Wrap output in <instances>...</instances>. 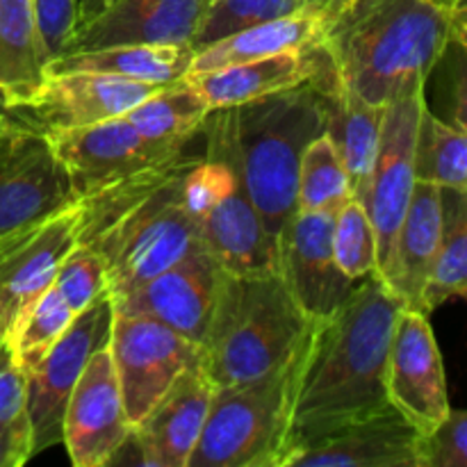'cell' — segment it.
Instances as JSON below:
<instances>
[{"mask_svg": "<svg viewBox=\"0 0 467 467\" xmlns=\"http://www.w3.org/2000/svg\"><path fill=\"white\" fill-rule=\"evenodd\" d=\"M401 308L404 301L377 274H369L336 313L313 324L283 467L296 451L388 406V349Z\"/></svg>", "mask_w": 467, "mask_h": 467, "instance_id": "1", "label": "cell"}, {"mask_svg": "<svg viewBox=\"0 0 467 467\" xmlns=\"http://www.w3.org/2000/svg\"><path fill=\"white\" fill-rule=\"evenodd\" d=\"M203 153L185 146L78 201V244L100 258L109 296L158 276L201 244L190 178Z\"/></svg>", "mask_w": 467, "mask_h": 467, "instance_id": "2", "label": "cell"}, {"mask_svg": "<svg viewBox=\"0 0 467 467\" xmlns=\"http://www.w3.org/2000/svg\"><path fill=\"white\" fill-rule=\"evenodd\" d=\"M322 46L337 82L381 108L427 82L451 44H465V5L337 0L322 9Z\"/></svg>", "mask_w": 467, "mask_h": 467, "instance_id": "3", "label": "cell"}, {"mask_svg": "<svg viewBox=\"0 0 467 467\" xmlns=\"http://www.w3.org/2000/svg\"><path fill=\"white\" fill-rule=\"evenodd\" d=\"M313 324L278 272H226L199 363L214 388L263 377L299 351Z\"/></svg>", "mask_w": 467, "mask_h": 467, "instance_id": "4", "label": "cell"}, {"mask_svg": "<svg viewBox=\"0 0 467 467\" xmlns=\"http://www.w3.org/2000/svg\"><path fill=\"white\" fill-rule=\"evenodd\" d=\"M233 123L246 187L278 272L283 233L296 213L301 155L327 130L324 87L308 82L237 105L233 108Z\"/></svg>", "mask_w": 467, "mask_h": 467, "instance_id": "5", "label": "cell"}, {"mask_svg": "<svg viewBox=\"0 0 467 467\" xmlns=\"http://www.w3.org/2000/svg\"><path fill=\"white\" fill-rule=\"evenodd\" d=\"M201 132L205 135L203 160L190 178V203L201 244L228 274L276 272L267 233L242 171L233 108L213 109Z\"/></svg>", "mask_w": 467, "mask_h": 467, "instance_id": "6", "label": "cell"}, {"mask_svg": "<svg viewBox=\"0 0 467 467\" xmlns=\"http://www.w3.org/2000/svg\"><path fill=\"white\" fill-rule=\"evenodd\" d=\"M306 342L281 368L235 386L214 388L187 467H283Z\"/></svg>", "mask_w": 467, "mask_h": 467, "instance_id": "7", "label": "cell"}, {"mask_svg": "<svg viewBox=\"0 0 467 467\" xmlns=\"http://www.w3.org/2000/svg\"><path fill=\"white\" fill-rule=\"evenodd\" d=\"M76 203L78 194L50 137L5 108L0 112V254Z\"/></svg>", "mask_w": 467, "mask_h": 467, "instance_id": "8", "label": "cell"}, {"mask_svg": "<svg viewBox=\"0 0 467 467\" xmlns=\"http://www.w3.org/2000/svg\"><path fill=\"white\" fill-rule=\"evenodd\" d=\"M112 328V296L103 295L71 319L48 354L26 372V415L32 433V454L62 445V424L68 397L87 363L108 347Z\"/></svg>", "mask_w": 467, "mask_h": 467, "instance_id": "9", "label": "cell"}, {"mask_svg": "<svg viewBox=\"0 0 467 467\" xmlns=\"http://www.w3.org/2000/svg\"><path fill=\"white\" fill-rule=\"evenodd\" d=\"M427 82L401 91L386 105L383 112L381 144L369 173L363 208L377 233L379 267L377 276L386 278L390 267L392 246L406 208L413 196L415 178V141H418L420 114L427 105Z\"/></svg>", "mask_w": 467, "mask_h": 467, "instance_id": "10", "label": "cell"}, {"mask_svg": "<svg viewBox=\"0 0 467 467\" xmlns=\"http://www.w3.org/2000/svg\"><path fill=\"white\" fill-rule=\"evenodd\" d=\"M123 406L135 427L182 369L199 360V347L164 324L112 308L108 342Z\"/></svg>", "mask_w": 467, "mask_h": 467, "instance_id": "11", "label": "cell"}, {"mask_svg": "<svg viewBox=\"0 0 467 467\" xmlns=\"http://www.w3.org/2000/svg\"><path fill=\"white\" fill-rule=\"evenodd\" d=\"M223 276L226 269L199 246L158 276L112 296V308L155 319L201 347L213 322Z\"/></svg>", "mask_w": 467, "mask_h": 467, "instance_id": "12", "label": "cell"}, {"mask_svg": "<svg viewBox=\"0 0 467 467\" xmlns=\"http://www.w3.org/2000/svg\"><path fill=\"white\" fill-rule=\"evenodd\" d=\"M208 5L210 0H105L78 16L62 55L114 46H190Z\"/></svg>", "mask_w": 467, "mask_h": 467, "instance_id": "13", "label": "cell"}, {"mask_svg": "<svg viewBox=\"0 0 467 467\" xmlns=\"http://www.w3.org/2000/svg\"><path fill=\"white\" fill-rule=\"evenodd\" d=\"M388 404L420 433H427L450 410L445 368L427 313L401 308L386 365Z\"/></svg>", "mask_w": 467, "mask_h": 467, "instance_id": "14", "label": "cell"}, {"mask_svg": "<svg viewBox=\"0 0 467 467\" xmlns=\"http://www.w3.org/2000/svg\"><path fill=\"white\" fill-rule=\"evenodd\" d=\"M160 87L164 85L109 73H46L39 89L26 103L12 105V109L41 132L50 135L123 117Z\"/></svg>", "mask_w": 467, "mask_h": 467, "instance_id": "15", "label": "cell"}, {"mask_svg": "<svg viewBox=\"0 0 467 467\" xmlns=\"http://www.w3.org/2000/svg\"><path fill=\"white\" fill-rule=\"evenodd\" d=\"M130 420L108 347L96 351L78 379L62 424V445L76 467H105L130 436Z\"/></svg>", "mask_w": 467, "mask_h": 467, "instance_id": "16", "label": "cell"}, {"mask_svg": "<svg viewBox=\"0 0 467 467\" xmlns=\"http://www.w3.org/2000/svg\"><path fill=\"white\" fill-rule=\"evenodd\" d=\"M48 137L71 178L78 201L178 153L141 137L123 117L50 132Z\"/></svg>", "mask_w": 467, "mask_h": 467, "instance_id": "17", "label": "cell"}, {"mask_svg": "<svg viewBox=\"0 0 467 467\" xmlns=\"http://www.w3.org/2000/svg\"><path fill=\"white\" fill-rule=\"evenodd\" d=\"M337 213H295L278 251V274L292 299L310 319L336 313L356 283L340 272L333 255V222Z\"/></svg>", "mask_w": 467, "mask_h": 467, "instance_id": "18", "label": "cell"}, {"mask_svg": "<svg viewBox=\"0 0 467 467\" xmlns=\"http://www.w3.org/2000/svg\"><path fill=\"white\" fill-rule=\"evenodd\" d=\"M214 386L196 360L130 429L144 467H187L205 427Z\"/></svg>", "mask_w": 467, "mask_h": 467, "instance_id": "19", "label": "cell"}, {"mask_svg": "<svg viewBox=\"0 0 467 467\" xmlns=\"http://www.w3.org/2000/svg\"><path fill=\"white\" fill-rule=\"evenodd\" d=\"M78 203L50 217L0 254V337L7 340L21 315L55 281L59 265L78 244Z\"/></svg>", "mask_w": 467, "mask_h": 467, "instance_id": "20", "label": "cell"}, {"mask_svg": "<svg viewBox=\"0 0 467 467\" xmlns=\"http://www.w3.org/2000/svg\"><path fill=\"white\" fill-rule=\"evenodd\" d=\"M336 78L333 64L322 44L306 50L269 55V57L251 59V62L233 64V67L214 68V71L190 76L192 85L199 89L210 109L237 108L263 96L292 87L315 85L324 87Z\"/></svg>", "mask_w": 467, "mask_h": 467, "instance_id": "21", "label": "cell"}, {"mask_svg": "<svg viewBox=\"0 0 467 467\" xmlns=\"http://www.w3.org/2000/svg\"><path fill=\"white\" fill-rule=\"evenodd\" d=\"M418 429L388 404L292 454L285 467H418Z\"/></svg>", "mask_w": 467, "mask_h": 467, "instance_id": "22", "label": "cell"}, {"mask_svg": "<svg viewBox=\"0 0 467 467\" xmlns=\"http://www.w3.org/2000/svg\"><path fill=\"white\" fill-rule=\"evenodd\" d=\"M441 228V187L427 181H418L404 219L400 223V231H397L390 267L383 278V283L404 301L406 308L422 310V295L429 274H431Z\"/></svg>", "mask_w": 467, "mask_h": 467, "instance_id": "23", "label": "cell"}, {"mask_svg": "<svg viewBox=\"0 0 467 467\" xmlns=\"http://www.w3.org/2000/svg\"><path fill=\"white\" fill-rule=\"evenodd\" d=\"M327 108V135L336 146L340 162L349 178L351 199L363 201L369 173L381 144L383 112L386 108L372 105L336 80L324 87Z\"/></svg>", "mask_w": 467, "mask_h": 467, "instance_id": "24", "label": "cell"}, {"mask_svg": "<svg viewBox=\"0 0 467 467\" xmlns=\"http://www.w3.org/2000/svg\"><path fill=\"white\" fill-rule=\"evenodd\" d=\"M322 12L306 9V12L290 14V16L272 18V21L258 23V26L235 32V35L217 41V44H210L208 48L196 50L194 59H192L190 76L233 67V64L251 62V59L269 57V55L313 48V46L322 44Z\"/></svg>", "mask_w": 467, "mask_h": 467, "instance_id": "25", "label": "cell"}, {"mask_svg": "<svg viewBox=\"0 0 467 467\" xmlns=\"http://www.w3.org/2000/svg\"><path fill=\"white\" fill-rule=\"evenodd\" d=\"M192 59L194 50L190 46H114L57 55L48 62L46 73L91 71L153 85H173L190 76Z\"/></svg>", "mask_w": 467, "mask_h": 467, "instance_id": "26", "label": "cell"}, {"mask_svg": "<svg viewBox=\"0 0 467 467\" xmlns=\"http://www.w3.org/2000/svg\"><path fill=\"white\" fill-rule=\"evenodd\" d=\"M46 80L35 0H0V99L21 105Z\"/></svg>", "mask_w": 467, "mask_h": 467, "instance_id": "27", "label": "cell"}, {"mask_svg": "<svg viewBox=\"0 0 467 467\" xmlns=\"http://www.w3.org/2000/svg\"><path fill=\"white\" fill-rule=\"evenodd\" d=\"M213 109L192 80L164 85L123 114L128 123L153 144L167 150H181L203 128Z\"/></svg>", "mask_w": 467, "mask_h": 467, "instance_id": "28", "label": "cell"}, {"mask_svg": "<svg viewBox=\"0 0 467 467\" xmlns=\"http://www.w3.org/2000/svg\"><path fill=\"white\" fill-rule=\"evenodd\" d=\"M441 240L422 295L427 315L467 292V192L441 187Z\"/></svg>", "mask_w": 467, "mask_h": 467, "instance_id": "29", "label": "cell"}, {"mask_svg": "<svg viewBox=\"0 0 467 467\" xmlns=\"http://www.w3.org/2000/svg\"><path fill=\"white\" fill-rule=\"evenodd\" d=\"M415 178L438 187L467 192V132L431 112L420 114L415 141Z\"/></svg>", "mask_w": 467, "mask_h": 467, "instance_id": "30", "label": "cell"}, {"mask_svg": "<svg viewBox=\"0 0 467 467\" xmlns=\"http://www.w3.org/2000/svg\"><path fill=\"white\" fill-rule=\"evenodd\" d=\"M351 201L349 178L327 132L306 146L296 176V213H340Z\"/></svg>", "mask_w": 467, "mask_h": 467, "instance_id": "31", "label": "cell"}, {"mask_svg": "<svg viewBox=\"0 0 467 467\" xmlns=\"http://www.w3.org/2000/svg\"><path fill=\"white\" fill-rule=\"evenodd\" d=\"M73 317H76V313L68 308V304L62 299L55 285H50L48 290L36 296L35 304L21 315L16 327L5 340L23 374L35 368L48 354L50 347L67 331Z\"/></svg>", "mask_w": 467, "mask_h": 467, "instance_id": "32", "label": "cell"}, {"mask_svg": "<svg viewBox=\"0 0 467 467\" xmlns=\"http://www.w3.org/2000/svg\"><path fill=\"white\" fill-rule=\"evenodd\" d=\"M306 9L304 0H210L208 12L190 46L196 53L246 27Z\"/></svg>", "mask_w": 467, "mask_h": 467, "instance_id": "33", "label": "cell"}, {"mask_svg": "<svg viewBox=\"0 0 467 467\" xmlns=\"http://www.w3.org/2000/svg\"><path fill=\"white\" fill-rule=\"evenodd\" d=\"M331 242L337 267L347 278L360 281L369 274H377V233L360 201L351 199L342 205L333 222Z\"/></svg>", "mask_w": 467, "mask_h": 467, "instance_id": "34", "label": "cell"}, {"mask_svg": "<svg viewBox=\"0 0 467 467\" xmlns=\"http://www.w3.org/2000/svg\"><path fill=\"white\" fill-rule=\"evenodd\" d=\"M53 285L76 315L103 295H109L103 263L94 251L82 244H76L68 251L55 274Z\"/></svg>", "mask_w": 467, "mask_h": 467, "instance_id": "35", "label": "cell"}, {"mask_svg": "<svg viewBox=\"0 0 467 467\" xmlns=\"http://www.w3.org/2000/svg\"><path fill=\"white\" fill-rule=\"evenodd\" d=\"M418 467H467V413L451 409L427 433H420Z\"/></svg>", "mask_w": 467, "mask_h": 467, "instance_id": "36", "label": "cell"}, {"mask_svg": "<svg viewBox=\"0 0 467 467\" xmlns=\"http://www.w3.org/2000/svg\"><path fill=\"white\" fill-rule=\"evenodd\" d=\"M36 27L46 67L50 59L62 55L64 44L71 36L78 21V0H35Z\"/></svg>", "mask_w": 467, "mask_h": 467, "instance_id": "37", "label": "cell"}, {"mask_svg": "<svg viewBox=\"0 0 467 467\" xmlns=\"http://www.w3.org/2000/svg\"><path fill=\"white\" fill-rule=\"evenodd\" d=\"M26 415V374L7 342H0V427Z\"/></svg>", "mask_w": 467, "mask_h": 467, "instance_id": "38", "label": "cell"}, {"mask_svg": "<svg viewBox=\"0 0 467 467\" xmlns=\"http://www.w3.org/2000/svg\"><path fill=\"white\" fill-rule=\"evenodd\" d=\"M32 433L27 415L0 427V467H18L32 459Z\"/></svg>", "mask_w": 467, "mask_h": 467, "instance_id": "39", "label": "cell"}, {"mask_svg": "<svg viewBox=\"0 0 467 467\" xmlns=\"http://www.w3.org/2000/svg\"><path fill=\"white\" fill-rule=\"evenodd\" d=\"M306 7L313 9V12H322V9H327L328 5L337 3V0H304Z\"/></svg>", "mask_w": 467, "mask_h": 467, "instance_id": "40", "label": "cell"}, {"mask_svg": "<svg viewBox=\"0 0 467 467\" xmlns=\"http://www.w3.org/2000/svg\"><path fill=\"white\" fill-rule=\"evenodd\" d=\"M100 3H105V0H82V3L78 5V16H82V14L91 12V9L99 7Z\"/></svg>", "mask_w": 467, "mask_h": 467, "instance_id": "41", "label": "cell"}, {"mask_svg": "<svg viewBox=\"0 0 467 467\" xmlns=\"http://www.w3.org/2000/svg\"><path fill=\"white\" fill-rule=\"evenodd\" d=\"M438 5H442V7H463L465 0H436Z\"/></svg>", "mask_w": 467, "mask_h": 467, "instance_id": "42", "label": "cell"}, {"mask_svg": "<svg viewBox=\"0 0 467 467\" xmlns=\"http://www.w3.org/2000/svg\"><path fill=\"white\" fill-rule=\"evenodd\" d=\"M3 109H5V100L0 99V112H3Z\"/></svg>", "mask_w": 467, "mask_h": 467, "instance_id": "43", "label": "cell"}, {"mask_svg": "<svg viewBox=\"0 0 467 467\" xmlns=\"http://www.w3.org/2000/svg\"><path fill=\"white\" fill-rule=\"evenodd\" d=\"M0 342H3V337H0Z\"/></svg>", "mask_w": 467, "mask_h": 467, "instance_id": "44", "label": "cell"}]
</instances>
